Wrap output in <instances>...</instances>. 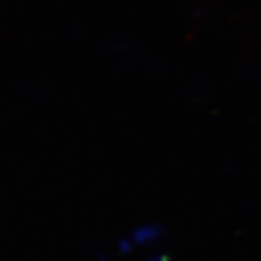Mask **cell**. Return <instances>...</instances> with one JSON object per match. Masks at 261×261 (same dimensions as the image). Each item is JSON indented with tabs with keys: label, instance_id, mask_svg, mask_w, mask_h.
Returning a JSON list of instances; mask_svg holds the SVG:
<instances>
[{
	"label": "cell",
	"instance_id": "6da1fadb",
	"mask_svg": "<svg viewBox=\"0 0 261 261\" xmlns=\"http://www.w3.org/2000/svg\"><path fill=\"white\" fill-rule=\"evenodd\" d=\"M159 237V229L157 228H147V226H142L140 228L137 233H135V240H137V243H145V241H148L151 243L154 238H157Z\"/></svg>",
	"mask_w": 261,
	"mask_h": 261
}]
</instances>
